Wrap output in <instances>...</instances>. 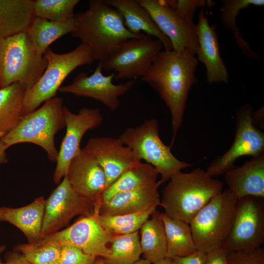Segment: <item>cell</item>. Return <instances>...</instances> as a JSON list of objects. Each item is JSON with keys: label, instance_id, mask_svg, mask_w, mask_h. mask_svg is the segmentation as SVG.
Here are the masks:
<instances>
[{"label": "cell", "instance_id": "obj_27", "mask_svg": "<svg viewBox=\"0 0 264 264\" xmlns=\"http://www.w3.org/2000/svg\"><path fill=\"white\" fill-rule=\"evenodd\" d=\"M74 24L75 17L68 21L56 22L35 17L26 31L36 51L43 56L52 43L73 32Z\"/></svg>", "mask_w": 264, "mask_h": 264}, {"label": "cell", "instance_id": "obj_41", "mask_svg": "<svg viewBox=\"0 0 264 264\" xmlns=\"http://www.w3.org/2000/svg\"><path fill=\"white\" fill-rule=\"evenodd\" d=\"M252 120L253 124L256 126L258 124L262 126V121L264 122V108L259 110L252 112Z\"/></svg>", "mask_w": 264, "mask_h": 264}, {"label": "cell", "instance_id": "obj_12", "mask_svg": "<svg viewBox=\"0 0 264 264\" xmlns=\"http://www.w3.org/2000/svg\"><path fill=\"white\" fill-rule=\"evenodd\" d=\"M95 207L94 213L83 216L65 229L50 234L41 240L60 245L77 247L85 253L103 258L110 254V244L113 235L101 226L99 220V207Z\"/></svg>", "mask_w": 264, "mask_h": 264}, {"label": "cell", "instance_id": "obj_45", "mask_svg": "<svg viewBox=\"0 0 264 264\" xmlns=\"http://www.w3.org/2000/svg\"><path fill=\"white\" fill-rule=\"evenodd\" d=\"M94 264H105L104 258L101 257H97Z\"/></svg>", "mask_w": 264, "mask_h": 264}, {"label": "cell", "instance_id": "obj_1", "mask_svg": "<svg viewBox=\"0 0 264 264\" xmlns=\"http://www.w3.org/2000/svg\"><path fill=\"white\" fill-rule=\"evenodd\" d=\"M198 61L189 50L161 51L141 80L158 94L171 116L173 144L182 125L189 93L197 83Z\"/></svg>", "mask_w": 264, "mask_h": 264}, {"label": "cell", "instance_id": "obj_40", "mask_svg": "<svg viewBox=\"0 0 264 264\" xmlns=\"http://www.w3.org/2000/svg\"><path fill=\"white\" fill-rule=\"evenodd\" d=\"M0 264H30L22 255L18 251L13 250L8 252L5 255V261L0 259Z\"/></svg>", "mask_w": 264, "mask_h": 264}, {"label": "cell", "instance_id": "obj_33", "mask_svg": "<svg viewBox=\"0 0 264 264\" xmlns=\"http://www.w3.org/2000/svg\"><path fill=\"white\" fill-rule=\"evenodd\" d=\"M62 246L42 240L19 244L13 250L21 253L30 264H59Z\"/></svg>", "mask_w": 264, "mask_h": 264}, {"label": "cell", "instance_id": "obj_39", "mask_svg": "<svg viewBox=\"0 0 264 264\" xmlns=\"http://www.w3.org/2000/svg\"><path fill=\"white\" fill-rule=\"evenodd\" d=\"M228 253L222 248L207 253L205 264H229Z\"/></svg>", "mask_w": 264, "mask_h": 264}, {"label": "cell", "instance_id": "obj_32", "mask_svg": "<svg viewBox=\"0 0 264 264\" xmlns=\"http://www.w3.org/2000/svg\"><path fill=\"white\" fill-rule=\"evenodd\" d=\"M156 210V207H154L142 212L99 215V220L105 230L112 235L129 234L138 231Z\"/></svg>", "mask_w": 264, "mask_h": 264}, {"label": "cell", "instance_id": "obj_35", "mask_svg": "<svg viewBox=\"0 0 264 264\" xmlns=\"http://www.w3.org/2000/svg\"><path fill=\"white\" fill-rule=\"evenodd\" d=\"M61 246L59 264H94L97 257L87 254L80 248L74 246Z\"/></svg>", "mask_w": 264, "mask_h": 264}, {"label": "cell", "instance_id": "obj_20", "mask_svg": "<svg viewBox=\"0 0 264 264\" xmlns=\"http://www.w3.org/2000/svg\"><path fill=\"white\" fill-rule=\"evenodd\" d=\"M160 180L135 189L118 193L101 203L100 216H114L146 211L161 205Z\"/></svg>", "mask_w": 264, "mask_h": 264}, {"label": "cell", "instance_id": "obj_16", "mask_svg": "<svg viewBox=\"0 0 264 264\" xmlns=\"http://www.w3.org/2000/svg\"><path fill=\"white\" fill-rule=\"evenodd\" d=\"M102 70L99 63L92 74L88 75L85 72H81L72 83L61 87L59 91L77 96L92 98L101 102L110 111H115L120 106L119 97L127 93L132 88L136 79L116 85L112 82L115 73L104 75Z\"/></svg>", "mask_w": 264, "mask_h": 264}, {"label": "cell", "instance_id": "obj_13", "mask_svg": "<svg viewBox=\"0 0 264 264\" xmlns=\"http://www.w3.org/2000/svg\"><path fill=\"white\" fill-rule=\"evenodd\" d=\"M94 212V205L78 195L65 176L45 199L41 239L60 231L74 217L90 216Z\"/></svg>", "mask_w": 264, "mask_h": 264}, {"label": "cell", "instance_id": "obj_23", "mask_svg": "<svg viewBox=\"0 0 264 264\" xmlns=\"http://www.w3.org/2000/svg\"><path fill=\"white\" fill-rule=\"evenodd\" d=\"M45 202L44 197L40 196L22 207H0V221L9 222L19 228L28 243L38 242L41 239Z\"/></svg>", "mask_w": 264, "mask_h": 264}, {"label": "cell", "instance_id": "obj_15", "mask_svg": "<svg viewBox=\"0 0 264 264\" xmlns=\"http://www.w3.org/2000/svg\"><path fill=\"white\" fill-rule=\"evenodd\" d=\"M66 133L62 140L56 160L53 180L59 184L66 175L69 164L81 150L82 137L88 130L101 125L103 118L99 109L82 108L77 113L64 106Z\"/></svg>", "mask_w": 264, "mask_h": 264}, {"label": "cell", "instance_id": "obj_22", "mask_svg": "<svg viewBox=\"0 0 264 264\" xmlns=\"http://www.w3.org/2000/svg\"><path fill=\"white\" fill-rule=\"evenodd\" d=\"M122 16L126 27L135 34L143 33L160 41L165 51L172 50L170 40L158 28L149 12L137 0H105Z\"/></svg>", "mask_w": 264, "mask_h": 264}, {"label": "cell", "instance_id": "obj_47", "mask_svg": "<svg viewBox=\"0 0 264 264\" xmlns=\"http://www.w3.org/2000/svg\"></svg>", "mask_w": 264, "mask_h": 264}, {"label": "cell", "instance_id": "obj_28", "mask_svg": "<svg viewBox=\"0 0 264 264\" xmlns=\"http://www.w3.org/2000/svg\"><path fill=\"white\" fill-rule=\"evenodd\" d=\"M167 242V257L173 258L190 255L198 249L189 224L161 213Z\"/></svg>", "mask_w": 264, "mask_h": 264}, {"label": "cell", "instance_id": "obj_18", "mask_svg": "<svg viewBox=\"0 0 264 264\" xmlns=\"http://www.w3.org/2000/svg\"><path fill=\"white\" fill-rule=\"evenodd\" d=\"M95 157L106 177V188L139 160L120 138L101 136L90 138L84 147Z\"/></svg>", "mask_w": 264, "mask_h": 264}, {"label": "cell", "instance_id": "obj_43", "mask_svg": "<svg viewBox=\"0 0 264 264\" xmlns=\"http://www.w3.org/2000/svg\"><path fill=\"white\" fill-rule=\"evenodd\" d=\"M151 264H174L172 259L168 257H166L164 259L159 260Z\"/></svg>", "mask_w": 264, "mask_h": 264}, {"label": "cell", "instance_id": "obj_34", "mask_svg": "<svg viewBox=\"0 0 264 264\" xmlns=\"http://www.w3.org/2000/svg\"><path fill=\"white\" fill-rule=\"evenodd\" d=\"M79 0H34V16L51 22H60L75 17L74 10Z\"/></svg>", "mask_w": 264, "mask_h": 264}, {"label": "cell", "instance_id": "obj_17", "mask_svg": "<svg viewBox=\"0 0 264 264\" xmlns=\"http://www.w3.org/2000/svg\"><path fill=\"white\" fill-rule=\"evenodd\" d=\"M66 176L81 197L94 207L101 204L106 188V175L95 157L85 148L81 149L71 160Z\"/></svg>", "mask_w": 264, "mask_h": 264}, {"label": "cell", "instance_id": "obj_30", "mask_svg": "<svg viewBox=\"0 0 264 264\" xmlns=\"http://www.w3.org/2000/svg\"><path fill=\"white\" fill-rule=\"evenodd\" d=\"M221 3L220 19L224 27L232 31L237 45L245 56L258 60L259 56L251 49L248 43L241 35L236 26V20L241 9L246 8L251 5L262 6L264 5V0H223Z\"/></svg>", "mask_w": 264, "mask_h": 264}, {"label": "cell", "instance_id": "obj_11", "mask_svg": "<svg viewBox=\"0 0 264 264\" xmlns=\"http://www.w3.org/2000/svg\"><path fill=\"white\" fill-rule=\"evenodd\" d=\"M252 111L249 104L243 105L237 110L233 144L209 165L206 172L210 176L214 178L225 174L235 167L234 163L242 156L256 157L264 154V133L253 124Z\"/></svg>", "mask_w": 264, "mask_h": 264}, {"label": "cell", "instance_id": "obj_44", "mask_svg": "<svg viewBox=\"0 0 264 264\" xmlns=\"http://www.w3.org/2000/svg\"><path fill=\"white\" fill-rule=\"evenodd\" d=\"M133 264H151L148 261L145 259H140Z\"/></svg>", "mask_w": 264, "mask_h": 264}, {"label": "cell", "instance_id": "obj_25", "mask_svg": "<svg viewBox=\"0 0 264 264\" xmlns=\"http://www.w3.org/2000/svg\"><path fill=\"white\" fill-rule=\"evenodd\" d=\"M140 229V243L145 260L154 263L167 257V242L161 213L156 210Z\"/></svg>", "mask_w": 264, "mask_h": 264}, {"label": "cell", "instance_id": "obj_10", "mask_svg": "<svg viewBox=\"0 0 264 264\" xmlns=\"http://www.w3.org/2000/svg\"><path fill=\"white\" fill-rule=\"evenodd\" d=\"M163 48L160 41L145 35L127 40L99 63L103 70L116 72L115 80L142 78Z\"/></svg>", "mask_w": 264, "mask_h": 264}, {"label": "cell", "instance_id": "obj_2", "mask_svg": "<svg viewBox=\"0 0 264 264\" xmlns=\"http://www.w3.org/2000/svg\"><path fill=\"white\" fill-rule=\"evenodd\" d=\"M71 34L90 47L99 62L127 40L145 35L130 32L121 14L102 0H89L88 9L75 16Z\"/></svg>", "mask_w": 264, "mask_h": 264}, {"label": "cell", "instance_id": "obj_21", "mask_svg": "<svg viewBox=\"0 0 264 264\" xmlns=\"http://www.w3.org/2000/svg\"><path fill=\"white\" fill-rule=\"evenodd\" d=\"M224 175L228 189L237 199L250 196L264 198V154L235 166Z\"/></svg>", "mask_w": 264, "mask_h": 264}, {"label": "cell", "instance_id": "obj_46", "mask_svg": "<svg viewBox=\"0 0 264 264\" xmlns=\"http://www.w3.org/2000/svg\"><path fill=\"white\" fill-rule=\"evenodd\" d=\"M6 248V246L4 245H0V253L3 252Z\"/></svg>", "mask_w": 264, "mask_h": 264}, {"label": "cell", "instance_id": "obj_24", "mask_svg": "<svg viewBox=\"0 0 264 264\" xmlns=\"http://www.w3.org/2000/svg\"><path fill=\"white\" fill-rule=\"evenodd\" d=\"M33 0H0V39L26 31L35 18Z\"/></svg>", "mask_w": 264, "mask_h": 264}, {"label": "cell", "instance_id": "obj_42", "mask_svg": "<svg viewBox=\"0 0 264 264\" xmlns=\"http://www.w3.org/2000/svg\"><path fill=\"white\" fill-rule=\"evenodd\" d=\"M7 149L1 139L0 138V165L8 161V158L6 153Z\"/></svg>", "mask_w": 264, "mask_h": 264}, {"label": "cell", "instance_id": "obj_19", "mask_svg": "<svg viewBox=\"0 0 264 264\" xmlns=\"http://www.w3.org/2000/svg\"><path fill=\"white\" fill-rule=\"evenodd\" d=\"M195 30L198 43L196 57L206 67L208 84L227 83L229 75L220 54L216 25L209 24L203 7L198 15Z\"/></svg>", "mask_w": 264, "mask_h": 264}, {"label": "cell", "instance_id": "obj_8", "mask_svg": "<svg viewBox=\"0 0 264 264\" xmlns=\"http://www.w3.org/2000/svg\"><path fill=\"white\" fill-rule=\"evenodd\" d=\"M237 199L228 189L212 198L189 223L198 250L221 248L230 232Z\"/></svg>", "mask_w": 264, "mask_h": 264}, {"label": "cell", "instance_id": "obj_5", "mask_svg": "<svg viewBox=\"0 0 264 264\" xmlns=\"http://www.w3.org/2000/svg\"><path fill=\"white\" fill-rule=\"evenodd\" d=\"M43 56L47 66L35 85L24 92L23 116L55 97L63 82L75 69L89 65L95 60L90 47L82 43L73 50L62 54L57 53L49 47Z\"/></svg>", "mask_w": 264, "mask_h": 264}, {"label": "cell", "instance_id": "obj_31", "mask_svg": "<svg viewBox=\"0 0 264 264\" xmlns=\"http://www.w3.org/2000/svg\"><path fill=\"white\" fill-rule=\"evenodd\" d=\"M109 249L110 255L104 258L105 264H133L138 261L142 254L139 231L113 235Z\"/></svg>", "mask_w": 264, "mask_h": 264}, {"label": "cell", "instance_id": "obj_7", "mask_svg": "<svg viewBox=\"0 0 264 264\" xmlns=\"http://www.w3.org/2000/svg\"><path fill=\"white\" fill-rule=\"evenodd\" d=\"M156 119L146 120L141 125L127 128L119 137L140 161L144 160L160 175L161 184L192 164L179 160L171 152V146L161 140Z\"/></svg>", "mask_w": 264, "mask_h": 264}, {"label": "cell", "instance_id": "obj_3", "mask_svg": "<svg viewBox=\"0 0 264 264\" xmlns=\"http://www.w3.org/2000/svg\"><path fill=\"white\" fill-rule=\"evenodd\" d=\"M164 187L161 206L168 217L189 224L209 201L223 190V183L197 168L173 175Z\"/></svg>", "mask_w": 264, "mask_h": 264}, {"label": "cell", "instance_id": "obj_6", "mask_svg": "<svg viewBox=\"0 0 264 264\" xmlns=\"http://www.w3.org/2000/svg\"><path fill=\"white\" fill-rule=\"evenodd\" d=\"M46 66V60L36 51L26 31L0 39V88L18 83L28 90Z\"/></svg>", "mask_w": 264, "mask_h": 264}, {"label": "cell", "instance_id": "obj_4", "mask_svg": "<svg viewBox=\"0 0 264 264\" xmlns=\"http://www.w3.org/2000/svg\"><path fill=\"white\" fill-rule=\"evenodd\" d=\"M64 127L63 99L55 96L23 116L17 125L1 139L7 148L21 143L38 145L46 152L50 161L56 162L58 151L54 137Z\"/></svg>", "mask_w": 264, "mask_h": 264}, {"label": "cell", "instance_id": "obj_37", "mask_svg": "<svg viewBox=\"0 0 264 264\" xmlns=\"http://www.w3.org/2000/svg\"><path fill=\"white\" fill-rule=\"evenodd\" d=\"M206 3V1L204 0H178L175 8L181 16L193 19L197 8L200 6L203 7Z\"/></svg>", "mask_w": 264, "mask_h": 264}, {"label": "cell", "instance_id": "obj_9", "mask_svg": "<svg viewBox=\"0 0 264 264\" xmlns=\"http://www.w3.org/2000/svg\"><path fill=\"white\" fill-rule=\"evenodd\" d=\"M264 198L246 196L237 199L232 226L222 248L251 252L264 242Z\"/></svg>", "mask_w": 264, "mask_h": 264}, {"label": "cell", "instance_id": "obj_29", "mask_svg": "<svg viewBox=\"0 0 264 264\" xmlns=\"http://www.w3.org/2000/svg\"><path fill=\"white\" fill-rule=\"evenodd\" d=\"M25 91L18 83L0 88V138L11 131L23 116Z\"/></svg>", "mask_w": 264, "mask_h": 264}, {"label": "cell", "instance_id": "obj_26", "mask_svg": "<svg viewBox=\"0 0 264 264\" xmlns=\"http://www.w3.org/2000/svg\"><path fill=\"white\" fill-rule=\"evenodd\" d=\"M159 174L151 165L138 162L124 172L103 193L101 203L106 202L115 195L131 191L156 182Z\"/></svg>", "mask_w": 264, "mask_h": 264}, {"label": "cell", "instance_id": "obj_38", "mask_svg": "<svg viewBox=\"0 0 264 264\" xmlns=\"http://www.w3.org/2000/svg\"><path fill=\"white\" fill-rule=\"evenodd\" d=\"M206 254L207 253L197 250L190 255L171 259L174 264H205Z\"/></svg>", "mask_w": 264, "mask_h": 264}, {"label": "cell", "instance_id": "obj_14", "mask_svg": "<svg viewBox=\"0 0 264 264\" xmlns=\"http://www.w3.org/2000/svg\"><path fill=\"white\" fill-rule=\"evenodd\" d=\"M150 13L160 30L171 41L172 50H189L196 55L198 49L193 19L180 15L167 0H137Z\"/></svg>", "mask_w": 264, "mask_h": 264}, {"label": "cell", "instance_id": "obj_36", "mask_svg": "<svg viewBox=\"0 0 264 264\" xmlns=\"http://www.w3.org/2000/svg\"><path fill=\"white\" fill-rule=\"evenodd\" d=\"M229 264H264V249L260 247L251 252H232L227 255Z\"/></svg>", "mask_w": 264, "mask_h": 264}]
</instances>
